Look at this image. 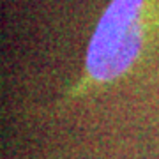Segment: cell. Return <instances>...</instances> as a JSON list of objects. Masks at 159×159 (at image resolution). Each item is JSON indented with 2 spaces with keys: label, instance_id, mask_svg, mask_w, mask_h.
<instances>
[{
  "label": "cell",
  "instance_id": "1",
  "mask_svg": "<svg viewBox=\"0 0 159 159\" xmlns=\"http://www.w3.org/2000/svg\"><path fill=\"white\" fill-rule=\"evenodd\" d=\"M154 0H111L96 25L87 48L78 90L111 83L129 71L148 41L156 20Z\"/></svg>",
  "mask_w": 159,
  "mask_h": 159
}]
</instances>
